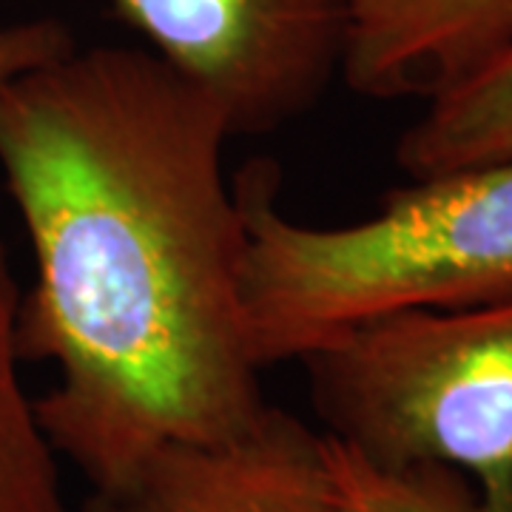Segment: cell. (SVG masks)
Listing matches in <instances>:
<instances>
[{
  "instance_id": "obj_10",
  "label": "cell",
  "mask_w": 512,
  "mask_h": 512,
  "mask_svg": "<svg viewBox=\"0 0 512 512\" xmlns=\"http://www.w3.org/2000/svg\"><path fill=\"white\" fill-rule=\"evenodd\" d=\"M77 49L72 32L60 20H29L0 29V80L35 69Z\"/></svg>"
},
{
  "instance_id": "obj_5",
  "label": "cell",
  "mask_w": 512,
  "mask_h": 512,
  "mask_svg": "<svg viewBox=\"0 0 512 512\" xmlns=\"http://www.w3.org/2000/svg\"><path fill=\"white\" fill-rule=\"evenodd\" d=\"M86 512H342L325 436L268 407L254 427L214 447L171 444Z\"/></svg>"
},
{
  "instance_id": "obj_7",
  "label": "cell",
  "mask_w": 512,
  "mask_h": 512,
  "mask_svg": "<svg viewBox=\"0 0 512 512\" xmlns=\"http://www.w3.org/2000/svg\"><path fill=\"white\" fill-rule=\"evenodd\" d=\"M427 103L396 143L410 180L512 160V43Z\"/></svg>"
},
{
  "instance_id": "obj_2",
  "label": "cell",
  "mask_w": 512,
  "mask_h": 512,
  "mask_svg": "<svg viewBox=\"0 0 512 512\" xmlns=\"http://www.w3.org/2000/svg\"><path fill=\"white\" fill-rule=\"evenodd\" d=\"M234 191L248 231L245 322L262 367L302 362L382 313L512 293V160L413 180L342 228L285 217L265 160L245 165Z\"/></svg>"
},
{
  "instance_id": "obj_4",
  "label": "cell",
  "mask_w": 512,
  "mask_h": 512,
  "mask_svg": "<svg viewBox=\"0 0 512 512\" xmlns=\"http://www.w3.org/2000/svg\"><path fill=\"white\" fill-rule=\"evenodd\" d=\"M177 72L214 94L234 137L271 134L342 74L353 0H111Z\"/></svg>"
},
{
  "instance_id": "obj_9",
  "label": "cell",
  "mask_w": 512,
  "mask_h": 512,
  "mask_svg": "<svg viewBox=\"0 0 512 512\" xmlns=\"http://www.w3.org/2000/svg\"><path fill=\"white\" fill-rule=\"evenodd\" d=\"M325 456L342 512H484L476 481L450 464L384 470L330 436Z\"/></svg>"
},
{
  "instance_id": "obj_3",
  "label": "cell",
  "mask_w": 512,
  "mask_h": 512,
  "mask_svg": "<svg viewBox=\"0 0 512 512\" xmlns=\"http://www.w3.org/2000/svg\"><path fill=\"white\" fill-rule=\"evenodd\" d=\"M325 436L384 470L450 464L512 512V293L382 313L305 359Z\"/></svg>"
},
{
  "instance_id": "obj_1",
  "label": "cell",
  "mask_w": 512,
  "mask_h": 512,
  "mask_svg": "<svg viewBox=\"0 0 512 512\" xmlns=\"http://www.w3.org/2000/svg\"><path fill=\"white\" fill-rule=\"evenodd\" d=\"M222 103L140 49L66 52L0 80V168L35 254L18 353L92 495L171 444L245 436L271 407L245 322L248 231Z\"/></svg>"
},
{
  "instance_id": "obj_8",
  "label": "cell",
  "mask_w": 512,
  "mask_h": 512,
  "mask_svg": "<svg viewBox=\"0 0 512 512\" xmlns=\"http://www.w3.org/2000/svg\"><path fill=\"white\" fill-rule=\"evenodd\" d=\"M18 276L0 239V512H77L66 501L57 453L20 382Z\"/></svg>"
},
{
  "instance_id": "obj_6",
  "label": "cell",
  "mask_w": 512,
  "mask_h": 512,
  "mask_svg": "<svg viewBox=\"0 0 512 512\" xmlns=\"http://www.w3.org/2000/svg\"><path fill=\"white\" fill-rule=\"evenodd\" d=\"M512 43V0H353L342 77L373 100H433Z\"/></svg>"
}]
</instances>
